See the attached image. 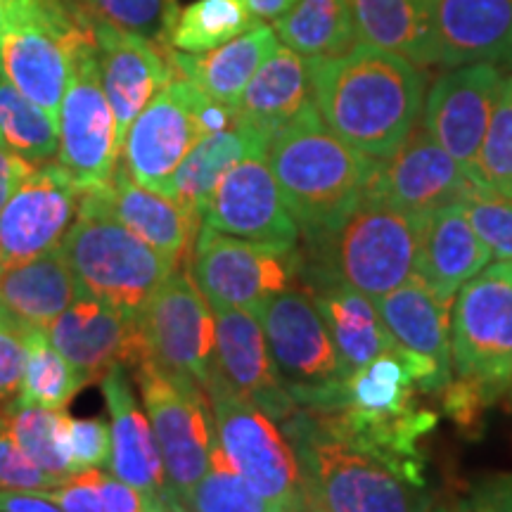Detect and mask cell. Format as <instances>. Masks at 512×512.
Here are the masks:
<instances>
[{
    "label": "cell",
    "mask_w": 512,
    "mask_h": 512,
    "mask_svg": "<svg viewBox=\"0 0 512 512\" xmlns=\"http://www.w3.org/2000/svg\"><path fill=\"white\" fill-rule=\"evenodd\" d=\"M266 162L311 242L328 238L361 207L380 166L335 136L313 102L271 138Z\"/></svg>",
    "instance_id": "2"
},
{
    "label": "cell",
    "mask_w": 512,
    "mask_h": 512,
    "mask_svg": "<svg viewBox=\"0 0 512 512\" xmlns=\"http://www.w3.org/2000/svg\"><path fill=\"white\" fill-rule=\"evenodd\" d=\"M83 188L64 166L41 164L0 211V268L60 247L79 216Z\"/></svg>",
    "instance_id": "15"
},
{
    "label": "cell",
    "mask_w": 512,
    "mask_h": 512,
    "mask_svg": "<svg viewBox=\"0 0 512 512\" xmlns=\"http://www.w3.org/2000/svg\"><path fill=\"white\" fill-rule=\"evenodd\" d=\"M299 512H328V510H323L320 505H306V508H302Z\"/></svg>",
    "instance_id": "56"
},
{
    "label": "cell",
    "mask_w": 512,
    "mask_h": 512,
    "mask_svg": "<svg viewBox=\"0 0 512 512\" xmlns=\"http://www.w3.org/2000/svg\"><path fill=\"white\" fill-rule=\"evenodd\" d=\"M88 34L91 17L67 0L17 19L0 34V76L57 119L74 50Z\"/></svg>",
    "instance_id": "12"
},
{
    "label": "cell",
    "mask_w": 512,
    "mask_h": 512,
    "mask_svg": "<svg viewBox=\"0 0 512 512\" xmlns=\"http://www.w3.org/2000/svg\"><path fill=\"white\" fill-rule=\"evenodd\" d=\"M181 512H273L264 498L242 479L216 444L204 477L183 494H164Z\"/></svg>",
    "instance_id": "39"
},
{
    "label": "cell",
    "mask_w": 512,
    "mask_h": 512,
    "mask_svg": "<svg viewBox=\"0 0 512 512\" xmlns=\"http://www.w3.org/2000/svg\"><path fill=\"white\" fill-rule=\"evenodd\" d=\"M501 83L503 74L494 62L463 64L441 74L425 98L422 128L456 159L470 181Z\"/></svg>",
    "instance_id": "16"
},
{
    "label": "cell",
    "mask_w": 512,
    "mask_h": 512,
    "mask_svg": "<svg viewBox=\"0 0 512 512\" xmlns=\"http://www.w3.org/2000/svg\"><path fill=\"white\" fill-rule=\"evenodd\" d=\"M358 41L418 67L439 64L437 0H349Z\"/></svg>",
    "instance_id": "29"
},
{
    "label": "cell",
    "mask_w": 512,
    "mask_h": 512,
    "mask_svg": "<svg viewBox=\"0 0 512 512\" xmlns=\"http://www.w3.org/2000/svg\"><path fill=\"white\" fill-rule=\"evenodd\" d=\"M477 185L425 128H415L392 157L380 159L366 197L394 204L413 216H430L463 202Z\"/></svg>",
    "instance_id": "19"
},
{
    "label": "cell",
    "mask_w": 512,
    "mask_h": 512,
    "mask_svg": "<svg viewBox=\"0 0 512 512\" xmlns=\"http://www.w3.org/2000/svg\"><path fill=\"white\" fill-rule=\"evenodd\" d=\"M0 140L34 164H48L60 147L57 119L0 76Z\"/></svg>",
    "instance_id": "37"
},
{
    "label": "cell",
    "mask_w": 512,
    "mask_h": 512,
    "mask_svg": "<svg viewBox=\"0 0 512 512\" xmlns=\"http://www.w3.org/2000/svg\"><path fill=\"white\" fill-rule=\"evenodd\" d=\"M467 503L477 512H512V472H496L479 479Z\"/></svg>",
    "instance_id": "48"
},
{
    "label": "cell",
    "mask_w": 512,
    "mask_h": 512,
    "mask_svg": "<svg viewBox=\"0 0 512 512\" xmlns=\"http://www.w3.org/2000/svg\"><path fill=\"white\" fill-rule=\"evenodd\" d=\"M214 318V375L242 399L261 408L278 425L285 422L299 406L275 373L264 328L256 313L245 309H214Z\"/></svg>",
    "instance_id": "21"
},
{
    "label": "cell",
    "mask_w": 512,
    "mask_h": 512,
    "mask_svg": "<svg viewBox=\"0 0 512 512\" xmlns=\"http://www.w3.org/2000/svg\"><path fill=\"white\" fill-rule=\"evenodd\" d=\"M91 190L121 226L147 242L171 266L181 268L190 264L188 252L195 247L202 228L200 216L164 192L136 183L121 164H117L110 181Z\"/></svg>",
    "instance_id": "22"
},
{
    "label": "cell",
    "mask_w": 512,
    "mask_h": 512,
    "mask_svg": "<svg viewBox=\"0 0 512 512\" xmlns=\"http://www.w3.org/2000/svg\"><path fill=\"white\" fill-rule=\"evenodd\" d=\"M451 368L486 406L512 384V259L486 266L460 287L448 318Z\"/></svg>",
    "instance_id": "7"
},
{
    "label": "cell",
    "mask_w": 512,
    "mask_h": 512,
    "mask_svg": "<svg viewBox=\"0 0 512 512\" xmlns=\"http://www.w3.org/2000/svg\"><path fill=\"white\" fill-rule=\"evenodd\" d=\"M418 384L406 361V349L380 354L368 366L356 370L347 384V406L370 415H399L411 411Z\"/></svg>",
    "instance_id": "35"
},
{
    "label": "cell",
    "mask_w": 512,
    "mask_h": 512,
    "mask_svg": "<svg viewBox=\"0 0 512 512\" xmlns=\"http://www.w3.org/2000/svg\"><path fill=\"white\" fill-rule=\"evenodd\" d=\"M463 204L472 228L494 259H512V200L475 188Z\"/></svg>",
    "instance_id": "43"
},
{
    "label": "cell",
    "mask_w": 512,
    "mask_h": 512,
    "mask_svg": "<svg viewBox=\"0 0 512 512\" xmlns=\"http://www.w3.org/2000/svg\"><path fill=\"white\" fill-rule=\"evenodd\" d=\"M235 110L211 100L195 83L174 79L128 128L119 164L133 181L164 192L192 147L235 121Z\"/></svg>",
    "instance_id": "9"
},
{
    "label": "cell",
    "mask_w": 512,
    "mask_h": 512,
    "mask_svg": "<svg viewBox=\"0 0 512 512\" xmlns=\"http://www.w3.org/2000/svg\"><path fill=\"white\" fill-rule=\"evenodd\" d=\"M202 226L242 240L299 242V226L266 157H249L221 178L204 207Z\"/></svg>",
    "instance_id": "18"
},
{
    "label": "cell",
    "mask_w": 512,
    "mask_h": 512,
    "mask_svg": "<svg viewBox=\"0 0 512 512\" xmlns=\"http://www.w3.org/2000/svg\"><path fill=\"white\" fill-rule=\"evenodd\" d=\"M0 512H62L43 491L0 489Z\"/></svg>",
    "instance_id": "50"
},
{
    "label": "cell",
    "mask_w": 512,
    "mask_h": 512,
    "mask_svg": "<svg viewBox=\"0 0 512 512\" xmlns=\"http://www.w3.org/2000/svg\"><path fill=\"white\" fill-rule=\"evenodd\" d=\"M304 252L283 242L242 240L202 226L190 254V273L211 309L256 313L302 278Z\"/></svg>",
    "instance_id": "10"
},
{
    "label": "cell",
    "mask_w": 512,
    "mask_h": 512,
    "mask_svg": "<svg viewBox=\"0 0 512 512\" xmlns=\"http://www.w3.org/2000/svg\"><path fill=\"white\" fill-rule=\"evenodd\" d=\"M283 425L297 453L309 505L328 512H430L427 484L363 451L325 425L318 411L297 408Z\"/></svg>",
    "instance_id": "3"
},
{
    "label": "cell",
    "mask_w": 512,
    "mask_h": 512,
    "mask_svg": "<svg viewBox=\"0 0 512 512\" xmlns=\"http://www.w3.org/2000/svg\"><path fill=\"white\" fill-rule=\"evenodd\" d=\"M268 143L271 138L264 131L235 114V121L228 128L209 133L192 147L166 183L164 195L202 219L204 207L221 178L249 157H266Z\"/></svg>",
    "instance_id": "27"
},
{
    "label": "cell",
    "mask_w": 512,
    "mask_h": 512,
    "mask_svg": "<svg viewBox=\"0 0 512 512\" xmlns=\"http://www.w3.org/2000/svg\"><path fill=\"white\" fill-rule=\"evenodd\" d=\"M512 38V0H437L439 67L498 62Z\"/></svg>",
    "instance_id": "28"
},
{
    "label": "cell",
    "mask_w": 512,
    "mask_h": 512,
    "mask_svg": "<svg viewBox=\"0 0 512 512\" xmlns=\"http://www.w3.org/2000/svg\"><path fill=\"white\" fill-rule=\"evenodd\" d=\"M50 3H55V0H0V34L15 19H22L31 15V12L48 8Z\"/></svg>",
    "instance_id": "51"
},
{
    "label": "cell",
    "mask_w": 512,
    "mask_h": 512,
    "mask_svg": "<svg viewBox=\"0 0 512 512\" xmlns=\"http://www.w3.org/2000/svg\"><path fill=\"white\" fill-rule=\"evenodd\" d=\"M69 451H72V470H100L110 463L112 434L102 418H72L69 425Z\"/></svg>",
    "instance_id": "46"
},
{
    "label": "cell",
    "mask_w": 512,
    "mask_h": 512,
    "mask_svg": "<svg viewBox=\"0 0 512 512\" xmlns=\"http://www.w3.org/2000/svg\"><path fill=\"white\" fill-rule=\"evenodd\" d=\"M278 36L268 24H256L223 46L207 53H181L169 50V62L178 79L195 83L211 100L238 112L242 93L252 81L256 69L278 48Z\"/></svg>",
    "instance_id": "26"
},
{
    "label": "cell",
    "mask_w": 512,
    "mask_h": 512,
    "mask_svg": "<svg viewBox=\"0 0 512 512\" xmlns=\"http://www.w3.org/2000/svg\"><path fill=\"white\" fill-rule=\"evenodd\" d=\"M31 330V325L0 304V411L12 406L22 394Z\"/></svg>",
    "instance_id": "44"
},
{
    "label": "cell",
    "mask_w": 512,
    "mask_h": 512,
    "mask_svg": "<svg viewBox=\"0 0 512 512\" xmlns=\"http://www.w3.org/2000/svg\"><path fill=\"white\" fill-rule=\"evenodd\" d=\"M306 290L311 292L320 316L335 342L349 377L373 358L396 349L394 337L384 328L375 299L311 268H302Z\"/></svg>",
    "instance_id": "25"
},
{
    "label": "cell",
    "mask_w": 512,
    "mask_h": 512,
    "mask_svg": "<svg viewBox=\"0 0 512 512\" xmlns=\"http://www.w3.org/2000/svg\"><path fill=\"white\" fill-rule=\"evenodd\" d=\"M36 171V164L24 159L17 152H12L8 145L0 143V211H3L5 204L15 190L22 185L27 178Z\"/></svg>",
    "instance_id": "49"
},
{
    "label": "cell",
    "mask_w": 512,
    "mask_h": 512,
    "mask_svg": "<svg viewBox=\"0 0 512 512\" xmlns=\"http://www.w3.org/2000/svg\"><path fill=\"white\" fill-rule=\"evenodd\" d=\"M43 494L62 512H155L159 503L102 470L76 472Z\"/></svg>",
    "instance_id": "40"
},
{
    "label": "cell",
    "mask_w": 512,
    "mask_h": 512,
    "mask_svg": "<svg viewBox=\"0 0 512 512\" xmlns=\"http://www.w3.org/2000/svg\"><path fill=\"white\" fill-rule=\"evenodd\" d=\"M498 62H501L505 69H510V72H512V38L508 41V46H505L501 60H498Z\"/></svg>",
    "instance_id": "54"
},
{
    "label": "cell",
    "mask_w": 512,
    "mask_h": 512,
    "mask_svg": "<svg viewBox=\"0 0 512 512\" xmlns=\"http://www.w3.org/2000/svg\"><path fill=\"white\" fill-rule=\"evenodd\" d=\"M439 394L441 399H444L446 415L451 420H456L458 425L472 427L486 408V401L482 399V394H479L472 384H467L463 380H456V382L451 380Z\"/></svg>",
    "instance_id": "47"
},
{
    "label": "cell",
    "mask_w": 512,
    "mask_h": 512,
    "mask_svg": "<svg viewBox=\"0 0 512 512\" xmlns=\"http://www.w3.org/2000/svg\"><path fill=\"white\" fill-rule=\"evenodd\" d=\"M472 183L479 190L512 200V76H505L501 83Z\"/></svg>",
    "instance_id": "41"
},
{
    "label": "cell",
    "mask_w": 512,
    "mask_h": 512,
    "mask_svg": "<svg viewBox=\"0 0 512 512\" xmlns=\"http://www.w3.org/2000/svg\"><path fill=\"white\" fill-rule=\"evenodd\" d=\"M245 0H195L178 12L169 43L181 53H207L256 27Z\"/></svg>",
    "instance_id": "36"
},
{
    "label": "cell",
    "mask_w": 512,
    "mask_h": 512,
    "mask_svg": "<svg viewBox=\"0 0 512 512\" xmlns=\"http://www.w3.org/2000/svg\"><path fill=\"white\" fill-rule=\"evenodd\" d=\"M494 254L479 240L463 202L446 204L422 219L415 273L446 309L467 280L489 266Z\"/></svg>",
    "instance_id": "24"
},
{
    "label": "cell",
    "mask_w": 512,
    "mask_h": 512,
    "mask_svg": "<svg viewBox=\"0 0 512 512\" xmlns=\"http://www.w3.org/2000/svg\"><path fill=\"white\" fill-rule=\"evenodd\" d=\"M422 219L380 197H366L335 233L311 242L313 252L311 259L304 254V268L380 299L415 273Z\"/></svg>",
    "instance_id": "5"
},
{
    "label": "cell",
    "mask_w": 512,
    "mask_h": 512,
    "mask_svg": "<svg viewBox=\"0 0 512 512\" xmlns=\"http://www.w3.org/2000/svg\"><path fill=\"white\" fill-rule=\"evenodd\" d=\"M313 102L311 64L292 48L278 46L256 69L242 93L238 117L273 138Z\"/></svg>",
    "instance_id": "30"
},
{
    "label": "cell",
    "mask_w": 512,
    "mask_h": 512,
    "mask_svg": "<svg viewBox=\"0 0 512 512\" xmlns=\"http://www.w3.org/2000/svg\"><path fill=\"white\" fill-rule=\"evenodd\" d=\"M53 347L79 370L83 384L114 366L133 370L145 358L140 316L93 297H76L48 328Z\"/></svg>",
    "instance_id": "17"
},
{
    "label": "cell",
    "mask_w": 512,
    "mask_h": 512,
    "mask_svg": "<svg viewBox=\"0 0 512 512\" xmlns=\"http://www.w3.org/2000/svg\"><path fill=\"white\" fill-rule=\"evenodd\" d=\"M273 29L283 46L306 60L344 55L358 43L349 0H294Z\"/></svg>",
    "instance_id": "33"
},
{
    "label": "cell",
    "mask_w": 512,
    "mask_h": 512,
    "mask_svg": "<svg viewBox=\"0 0 512 512\" xmlns=\"http://www.w3.org/2000/svg\"><path fill=\"white\" fill-rule=\"evenodd\" d=\"M57 486L50 475L31 460L12 434L8 420L0 413V489L46 491Z\"/></svg>",
    "instance_id": "45"
},
{
    "label": "cell",
    "mask_w": 512,
    "mask_h": 512,
    "mask_svg": "<svg viewBox=\"0 0 512 512\" xmlns=\"http://www.w3.org/2000/svg\"><path fill=\"white\" fill-rule=\"evenodd\" d=\"M131 375L162 451L164 494H183L204 477L219 444L209 396L197 382L166 375L150 361H140Z\"/></svg>",
    "instance_id": "11"
},
{
    "label": "cell",
    "mask_w": 512,
    "mask_h": 512,
    "mask_svg": "<svg viewBox=\"0 0 512 512\" xmlns=\"http://www.w3.org/2000/svg\"><path fill=\"white\" fill-rule=\"evenodd\" d=\"M81 387H86L81 373L53 347L48 330H31L27 373L17 403L64 411Z\"/></svg>",
    "instance_id": "38"
},
{
    "label": "cell",
    "mask_w": 512,
    "mask_h": 512,
    "mask_svg": "<svg viewBox=\"0 0 512 512\" xmlns=\"http://www.w3.org/2000/svg\"><path fill=\"white\" fill-rule=\"evenodd\" d=\"M8 420L12 434L24 448V453L41 467L46 475L62 484L64 479L74 475L72 470V451H69V425L72 415L67 411H55V408L24 406V403H12V406L0 411Z\"/></svg>",
    "instance_id": "34"
},
{
    "label": "cell",
    "mask_w": 512,
    "mask_h": 512,
    "mask_svg": "<svg viewBox=\"0 0 512 512\" xmlns=\"http://www.w3.org/2000/svg\"><path fill=\"white\" fill-rule=\"evenodd\" d=\"M93 31L102 88L117 119V140L124 147L128 128L138 114L166 83L174 81L169 46L102 22H93Z\"/></svg>",
    "instance_id": "20"
},
{
    "label": "cell",
    "mask_w": 512,
    "mask_h": 512,
    "mask_svg": "<svg viewBox=\"0 0 512 512\" xmlns=\"http://www.w3.org/2000/svg\"><path fill=\"white\" fill-rule=\"evenodd\" d=\"M430 512H477L470 503H453V505H432Z\"/></svg>",
    "instance_id": "53"
},
{
    "label": "cell",
    "mask_w": 512,
    "mask_h": 512,
    "mask_svg": "<svg viewBox=\"0 0 512 512\" xmlns=\"http://www.w3.org/2000/svg\"><path fill=\"white\" fill-rule=\"evenodd\" d=\"M375 306L380 311L384 328L399 347L430 356L441 368L453 373L451 342H448L451 309H446L434 297L418 273H413L396 290L375 299Z\"/></svg>",
    "instance_id": "32"
},
{
    "label": "cell",
    "mask_w": 512,
    "mask_h": 512,
    "mask_svg": "<svg viewBox=\"0 0 512 512\" xmlns=\"http://www.w3.org/2000/svg\"><path fill=\"white\" fill-rule=\"evenodd\" d=\"M100 387L112 418V451L107 467L114 477L145 496L162 498L166 491L162 451L150 418L133 394L131 370L126 366L110 368L102 375Z\"/></svg>",
    "instance_id": "23"
},
{
    "label": "cell",
    "mask_w": 512,
    "mask_h": 512,
    "mask_svg": "<svg viewBox=\"0 0 512 512\" xmlns=\"http://www.w3.org/2000/svg\"><path fill=\"white\" fill-rule=\"evenodd\" d=\"M60 164L76 178L83 190L107 183L117 169L121 145L117 119L102 88L95 31L74 50L72 74L64 91L60 117Z\"/></svg>",
    "instance_id": "14"
},
{
    "label": "cell",
    "mask_w": 512,
    "mask_h": 512,
    "mask_svg": "<svg viewBox=\"0 0 512 512\" xmlns=\"http://www.w3.org/2000/svg\"><path fill=\"white\" fill-rule=\"evenodd\" d=\"M79 297H93L140 316L159 285L176 271L162 254L114 219L93 190H83L79 216L62 240Z\"/></svg>",
    "instance_id": "4"
},
{
    "label": "cell",
    "mask_w": 512,
    "mask_h": 512,
    "mask_svg": "<svg viewBox=\"0 0 512 512\" xmlns=\"http://www.w3.org/2000/svg\"><path fill=\"white\" fill-rule=\"evenodd\" d=\"M93 22L133 31L159 46H169V34L178 17L176 0H83Z\"/></svg>",
    "instance_id": "42"
},
{
    "label": "cell",
    "mask_w": 512,
    "mask_h": 512,
    "mask_svg": "<svg viewBox=\"0 0 512 512\" xmlns=\"http://www.w3.org/2000/svg\"><path fill=\"white\" fill-rule=\"evenodd\" d=\"M280 382L299 408L342 411L349 373L306 287H287L256 311Z\"/></svg>",
    "instance_id": "6"
},
{
    "label": "cell",
    "mask_w": 512,
    "mask_h": 512,
    "mask_svg": "<svg viewBox=\"0 0 512 512\" xmlns=\"http://www.w3.org/2000/svg\"><path fill=\"white\" fill-rule=\"evenodd\" d=\"M508 399H510V403H512V384H510V389H508Z\"/></svg>",
    "instance_id": "57"
},
{
    "label": "cell",
    "mask_w": 512,
    "mask_h": 512,
    "mask_svg": "<svg viewBox=\"0 0 512 512\" xmlns=\"http://www.w3.org/2000/svg\"><path fill=\"white\" fill-rule=\"evenodd\" d=\"M0 143H3V140H0Z\"/></svg>",
    "instance_id": "58"
},
{
    "label": "cell",
    "mask_w": 512,
    "mask_h": 512,
    "mask_svg": "<svg viewBox=\"0 0 512 512\" xmlns=\"http://www.w3.org/2000/svg\"><path fill=\"white\" fill-rule=\"evenodd\" d=\"M155 512H181L178 508H174V505H171L169 501H166V498H159V503H157V510Z\"/></svg>",
    "instance_id": "55"
},
{
    "label": "cell",
    "mask_w": 512,
    "mask_h": 512,
    "mask_svg": "<svg viewBox=\"0 0 512 512\" xmlns=\"http://www.w3.org/2000/svg\"><path fill=\"white\" fill-rule=\"evenodd\" d=\"M256 19H278L292 8L294 0H245Z\"/></svg>",
    "instance_id": "52"
},
{
    "label": "cell",
    "mask_w": 512,
    "mask_h": 512,
    "mask_svg": "<svg viewBox=\"0 0 512 512\" xmlns=\"http://www.w3.org/2000/svg\"><path fill=\"white\" fill-rule=\"evenodd\" d=\"M145 358L162 373L197 382L200 387L214 373L216 318L190 264L176 268L159 285L155 297L140 313Z\"/></svg>",
    "instance_id": "13"
},
{
    "label": "cell",
    "mask_w": 512,
    "mask_h": 512,
    "mask_svg": "<svg viewBox=\"0 0 512 512\" xmlns=\"http://www.w3.org/2000/svg\"><path fill=\"white\" fill-rule=\"evenodd\" d=\"M214 413L216 439L233 470L273 512H299L309 505L297 453L278 422L226 387L211 373L204 384Z\"/></svg>",
    "instance_id": "8"
},
{
    "label": "cell",
    "mask_w": 512,
    "mask_h": 512,
    "mask_svg": "<svg viewBox=\"0 0 512 512\" xmlns=\"http://www.w3.org/2000/svg\"><path fill=\"white\" fill-rule=\"evenodd\" d=\"M76 297L79 285L62 247L24 264L0 268V304L31 328L48 330Z\"/></svg>",
    "instance_id": "31"
},
{
    "label": "cell",
    "mask_w": 512,
    "mask_h": 512,
    "mask_svg": "<svg viewBox=\"0 0 512 512\" xmlns=\"http://www.w3.org/2000/svg\"><path fill=\"white\" fill-rule=\"evenodd\" d=\"M309 64L313 105L354 150L387 159L415 131L427 88V76L415 62L356 43L344 55Z\"/></svg>",
    "instance_id": "1"
}]
</instances>
